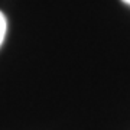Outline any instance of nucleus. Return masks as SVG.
I'll list each match as a JSON object with an SVG mask.
<instances>
[{"instance_id":"obj_1","label":"nucleus","mask_w":130,"mask_h":130,"mask_svg":"<svg viewBox=\"0 0 130 130\" xmlns=\"http://www.w3.org/2000/svg\"><path fill=\"white\" fill-rule=\"evenodd\" d=\"M6 33H7V19H6L3 12H0V46L5 42Z\"/></svg>"},{"instance_id":"obj_2","label":"nucleus","mask_w":130,"mask_h":130,"mask_svg":"<svg viewBox=\"0 0 130 130\" xmlns=\"http://www.w3.org/2000/svg\"><path fill=\"white\" fill-rule=\"evenodd\" d=\"M121 2H123V3H126V5H129V6H130V0H121Z\"/></svg>"}]
</instances>
